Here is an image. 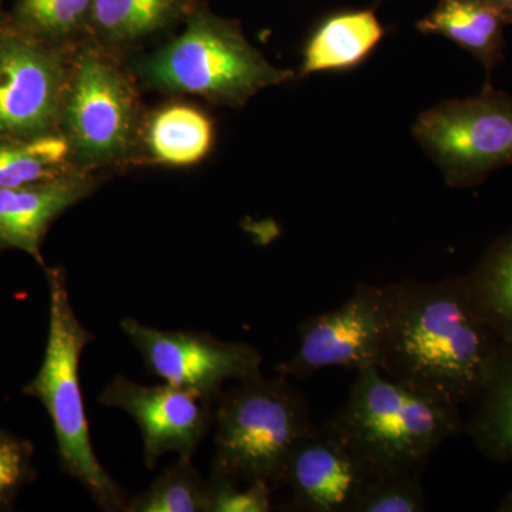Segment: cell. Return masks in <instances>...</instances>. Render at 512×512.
I'll list each match as a JSON object with an SVG mask.
<instances>
[{"label": "cell", "mask_w": 512, "mask_h": 512, "mask_svg": "<svg viewBox=\"0 0 512 512\" xmlns=\"http://www.w3.org/2000/svg\"><path fill=\"white\" fill-rule=\"evenodd\" d=\"M392 288L379 369L434 402L458 409L476 402L501 340L471 301L464 276Z\"/></svg>", "instance_id": "6da1fadb"}, {"label": "cell", "mask_w": 512, "mask_h": 512, "mask_svg": "<svg viewBox=\"0 0 512 512\" xmlns=\"http://www.w3.org/2000/svg\"><path fill=\"white\" fill-rule=\"evenodd\" d=\"M328 426L375 474H423L437 448L464 431L458 407L413 392L377 366L357 370Z\"/></svg>", "instance_id": "7a4b0ae2"}, {"label": "cell", "mask_w": 512, "mask_h": 512, "mask_svg": "<svg viewBox=\"0 0 512 512\" xmlns=\"http://www.w3.org/2000/svg\"><path fill=\"white\" fill-rule=\"evenodd\" d=\"M183 25L180 35L133 63L131 70L148 89L242 107L266 87L296 77L291 69L272 66L237 20L215 15L204 2Z\"/></svg>", "instance_id": "3957f363"}, {"label": "cell", "mask_w": 512, "mask_h": 512, "mask_svg": "<svg viewBox=\"0 0 512 512\" xmlns=\"http://www.w3.org/2000/svg\"><path fill=\"white\" fill-rule=\"evenodd\" d=\"M43 271L49 286V332L42 366L23 393L39 400L49 414L64 473L79 481L101 510L124 511L128 497L94 453L84 409L80 359L94 335L74 313L63 269L46 266Z\"/></svg>", "instance_id": "277c9868"}, {"label": "cell", "mask_w": 512, "mask_h": 512, "mask_svg": "<svg viewBox=\"0 0 512 512\" xmlns=\"http://www.w3.org/2000/svg\"><path fill=\"white\" fill-rule=\"evenodd\" d=\"M138 80L121 53L92 37L74 50L60 114V133L74 164L90 174H106L141 163V130L146 111Z\"/></svg>", "instance_id": "5b68a950"}, {"label": "cell", "mask_w": 512, "mask_h": 512, "mask_svg": "<svg viewBox=\"0 0 512 512\" xmlns=\"http://www.w3.org/2000/svg\"><path fill=\"white\" fill-rule=\"evenodd\" d=\"M313 426L301 393L278 375L241 380L215 406L212 476L279 483L293 446Z\"/></svg>", "instance_id": "8992f818"}, {"label": "cell", "mask_w": 512, "mask_h": 512, "mask_svg": "<svg viewBox=\"0 0 512 512\" xmlns=\"http://www.w3.org/2000/svg\"><path fill=\"white\" fill-rule=\"evenodd\" d=\"M413 134L450 187H478L512 165V97L485 84L477 96L421 113Z\"/></svg>", "instance_id": "52a82bcc"}, {"label": "cell", "mask_w": 512, "mask_h": 512, "mask_svg": "<svg viewBox=\"0 0 512 512\" xmlns=\"http://www.w3.org/2000/svg\"><path fill=\"white\" fill-rule=\"evenodd\" d=\"M76 46L40 42L13 28L0 12V137L60 133Z\"/></svg>", "instance_id": "ba28073f"}, {"label": "cell", "mask_w": 512, "mask_h": 512, "mask_svg": "<svg viewBox=\"0 0 512 512\" xmlns=\"http://www.w3.org/2000/svg\"><path fill=\"white\" fill-rule=\"evenodd\" d=\"M392 285L360 282L335 311L303 320L296 352L276 367L285 377L312 376L326 367H379L392 316Z\"/></svg>", "instance_id": "9c48e42d"}, {"label": "cell", "mask_w": 512, "mask_h": 512, "mask_svg": "<svg viewBox=\"0 0 512 512\" xmlns=\"http://www.w3.org/2000/svg\"><path fill=\"white\" fill-rule=\"evenodd\" d=\"M150 375L217 404L224 383L262 375V355L252 345L225 342L207 332L161 330L140 320H121Z\"/></svg>", "instance_id": "30bf717a"}, {"label": "cell", "mask_w": 512, "mask_h": 512, "mask_svg": "<svg viewBox=\"0 0 512 512\" xmlns=\"http://www.w3.org/2000/svg\"><path fill=\"white\" fill-rule=\"evenodd\" d=\"M99 403L133 417L143 436L144 464L150 470L168 453L192 460L214 426L217 406L171 383L146 386L123 375L106 384Z\"/></svg>", "instance_id": "8fae6325"}, {"label": "cell", "mask_w": 512, "mask_h": 512, "mask_svg": "<svg viewBox=\"0 0 512 512\" xmlns=\"http://www.w3.org/2000/svg\"><path fill=\"white\" fill-rule=\"evenodd\" d=\"M376 476L325 423L293 446L278 484L292 491L286 511L355 512Z\"/></svg>", "instance_id": "7c38bea8"}, {"label": "cell", "mask_w": 512, "mask_h": 512, "mask_svg": "<svg viewBox=\"0 0 512 512\" xmlns=\"http://www.w3.org/2000/svg\"><path fill=\"white\" fill-rule=\"evenodd\" d=\"M99 184V174L79 173L26 187L0 188V251L18 249L45 269L42 245L50 225Z\"/></svg>", "instance_id": "4fadbf2b"}, {"label": "cell", "mask_w": 512, "mask_h": 512, "mask_svg": "<svg viewBox=\"0 0 512 512\" xmlns=\"http://www.w3.org/2000/svg\"><path fill=\"white\" fill-rule=\"evenodd\" d=\"M214 141V123L207 113L191 104L167 103L144 117L141 163L191 167L207 158Z\"/></svg>", "instance_id": "5bb4252c"}, {"label": "cell", "mask_w": 512, "mask_h": 512, "mask_svg": "<svg viewBox=\"0 0 512 512\" xmlns=\"http://www.w3.org/2000/svg\"><path fill=\"white\" fill-rule=\"evenodd\" d=\"M507 23L487 0H439L426 18L417 22L424 35L446 37L483 64L487 83L505 60Z\"/></svg>", "instance_id": "9a60e30c"}, {"label": "cell", "mask_w": 512, "mask_h": 512, "mask_svg": "<svg viewBox=\"0 0 512 512\" xmlns=\"http://www.w3.org/2000/svg\"><path fill=\"white\" fill-rule=\"evenodd\" d=\"M384 33L373 9L333 13L306 42L299 76L355 69L376 49Z\"/></svg>", "instance_id": "2e32d148"}, {"label": "cell", "mask_w": 512, "mask_h": 512, "mask_svg": "<svg viewBox=\"0 0 512 512\" xmlns=\"http://www.w3.org/2000/svg\"><path fill=\"white\" fill-rule=\"evenodd\" d=\"M201 0H93L89 36L121 53L184 23Z\"/></svg>", "instance_id": "e0dca14e"}, {"label": "cell", "mask_w": 512, "mask_h": 512, "mask_svg": "<svg viewBox=\"0 0 512 512\" xmlns=\"http://www.w3.org/2000/svg\"><path fill=\"white\" fill-rule=\"evenodd\" d=\"M474 404L464 431L478 453L493 463H512V340H501Z\"/></svg>", "instance_id": "ac0fdd59"}, {"label": "cell", "mask_w": 512, "mask_h": 512, "mask_svg": "<svg viewBox=\"0 0 512 512\" xmlns=\"http://www.w3.org/2000/svg\"><path fill=\"white\" fill-rule=\"evenodd\" d=\"M79 173L84 171L74 164L62 133L0 137V188L26 187Z\"/></svg>", "instance_id": "d6986e66"}, {"label": "cell", "mask_w": 512, "mask_h": 512, "mask_svg": "<svg viewBox=\"0 0 512 512\" xmlns=\"http://www.w3.org/2000/svg\"><path fill=\"white\" fill-rule=\"evenodd\" d=\"M464 276L471 301L500 340H512V231L495 239Z\"/></svg>", "instance_id": "ffe728a7"}, {"label": "cell", "mask_w": 512, "mask_h": 512, "mask_svg": "<svg viewBox=\"0 0 512 512\" xmlns=\"http://www.w3.org/2000/svg\"><path fill=\"white\" fill-rule=\"evenodd\" d=\"M93 0H15L2 12L13 28L40 42L76 46L89 37Z\"/></svg>", "instance_id": "44dd1931"}, {"label": "cell", "mask_w": 512, "mask_h": 512, "mask_svg": "<svg viewBox=\"0 0 512 512\" xmlns=\"http://www.w3.org/2000/svg\"><path fill=\"white\" fill-rule=\"evenodd\" d=\"M124 512H208L207 480L191 458L178 457L144 493L128 498Z\"/></svg>", "instance_id": "7402d4cb"}, {"label": "cell", "mask_w": 512, "mask_h": 512, "mask_svg": "<svg viewBox=\"0 0 512 512\" xmlns=\"http://www.w3.org/2000/svg\"><path fill=\"white\" fill-rule=\"evenodd\" d=\"M426 493L419 473L377 474L360 497L355 512H421Z\"/></svg>", "instance_id": "603a6c76"}, {"label": "cell", "mask_w": 512, "mask_h": 512, "mask_svg": "<svg viewBox=\"0 0 512 512\" xmlns=\"http://www.w3.org/2000/svg\"><path fill=\"white\" fill-rule=\"evenodd\" d=\"M35 446L8 430H0V511H10L23 488L35 483Z\"/></svg>", "instance_id": "cb8c5ba5"}, {"label": "cell", "mask_w": 512, "mask_h": 512, "mask_svg": "<svg viewBox=\"0 0 512 512\" xmlns=\"http://www.w3.org/2000/svg\"><path fill=\"white\" fill-rule=\"evenodd\" d=\"M229 478L207 480L208 512H268L272 510V485L264 481L244 484Z\"/></svg>", "instance_id": "d4e9b609"}, {"label": "cell", "mask_w": 512, "mask_h": 512, "mask_svg": "<svg viewBox=\"0 0 512 512\" xmlns=\"http://www.w3.org/2000/svg\"><path fill=\"white\" fill-rule=\"evenodd\" d=\"M487 2L500 13L507 26H512V0H487Z\"/></svg>", "instance_id": "484cf974"}, {"label": "cell", "mask_w": 512, "mask_h": 512, "mask_svg": "<svg viewBox=\"0 0 512 512\" xmlns=\"http://www.w3.org/2000/svg\"><path fill=\"white\" fill-rule=\"evenodd\" d=\"M497 510L501 512H512V488L510 491H508L507 494L504 495L503 500H501Z\"/></svg>", "instance_id": "4316f807"}]
</instances>
